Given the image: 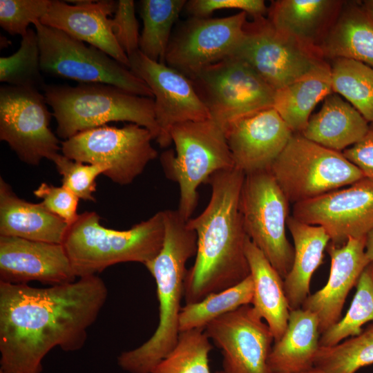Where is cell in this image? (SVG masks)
Listing matches in <instances>:
<instances>
[{
	"label": "cell",
	"mask_w": 373,
	"mask_h": 373,
	"mask_svg": "<svg viewBox=\"0 0 373 373\" xmlns=\"http://www.w3.org/2000/svg\"><path fill=\"white\" fill-rule=\"evenodd\" d=\"M300 373H327L317 367H314L313 368L309 370H307V371H305V372H300Z\"/></svg>",
	"instance_id": "cell-45"
},
{
	"label": "cell",
	"mask_w": 373,
	"mask_h": 373,
	"mask_svg": "<svg viewBox=\"0 0 373 373\" xmlns=\"http://www.w3.org/2000/svg\"><path fill=\"white\" fill-rule=\"evenodd\" d=\"M204 332L221 350L224 373H273L268 358L274 336L250 305L213 320Z\"/></svg>",
	"instance_id": "cell-17"
},
{
	"label": "cell",
	"mask_w": 373,
	"mask_h": 373,
	"mask_svg": "<svg viewBox=\"0 0 373 373\" xmlns=\"http://www.w3.org/2000/svg\"><path fill=\"white\" fill-rule=\"evenodd\" d=\"M269 170L287 198L296 204L349 186L364 178L342 152L293 133Z\"/></svg>",
	"instance_id": "cell-7"
},
{
	"label": "cell",
	"mask_w": 373,
	"mask_h": 373,
	"mask_svg": "<svg viewBox=\"0 0 373 373\" xmlns=\"http://www.w3.org/2000/svg\"><path fill=\"white\" fill-rule=\"evenodd\" d=\"M163 211L127 230L104 227L95 211H86L69 225L63 245L77 277L96 275L122 262L144 265L155 258L164 242Z\"/></svg>",
	"instance_id": "cell-4"
},
{
	"label": "cell",
	"mask_w": 373,
	"mask_h": 373,
	"mask_svg": "<svg viewBox=\"0 0 373 373\" xmlns=\"http://www.w3.org/2000/svg\"><path fill=\"white\" fill-rule=\"evenodd\" d=\"M245 174L232 168L207 180L211 188L209 204L187 222L197 236V251L184 285L186 304L240 283L250 275L245 255L247 236L240 211Z\"/></svg>",
	"instance_id": "cell-2"
},
{
	"label": "cell",
	"mask_w": 373,
	"mask_h": 373,
	"mask_svg": "<svg viewBox=\"0 0 373 373\" xmlns=\"http://www.w3.org/2000/svg\"><path fill=\"white\" fill-rule=\"evenodd\" d=\"M356 291L345 315L321 335L320 347L335 345L342 340L359 334L362 326L373 321V262L361 273Z\"/></svg>",
	"instance_id": "cell-34"
},
{
	"label": "cell",
	"mask_w": 373,
	"mask_h": 373,
	"mask_svg": "<svg viewBox=\"0 0 373 373\" xmlns=\"http://www.w3.org/2000/svg\"><path fill=\"white\" fill-rule=\"evenodd\" d=\"M343 3L341 0L271 1L267 19L280 33L321 55L319 48Z\"/></svg>",
	"instance_id": "cell-22"
},
{
	"label": "cell",
	"mask_w": 373,
	"mask_h": 373,
	"mask_svg": "<svg viewBox=\"0 0 373 373\" xmlns=\"http://www.w3.org/2000/svg\"><path fill=\"white\" fill-rule=\"evenodd\" d=\"M231 56L249 64L275 90L309 74L326 60L278 32L264 16L253 17Z\"/></svg>",
	"instance_id": "cell-12"
},
{
	"label": "cell",
	"mask_w": 373,
	"mask_h": 373,
	"mask_svg": "<svg viewBox=\"0 0 373 373\" xmlns=\"http://www.w3.org/2000/svg\"><path fill=\"white\" fill-rule=\"evenodd\" d=\"M332 93L326 61L303 78L275 91L273 108L293 133H301L316 104Z\"/></svg>",
	"instance_id": "cell-29"
},
{
	"label": "cell",
	"mask_w": 373,
	"mask_h": 373,
	"mask_svg": "<svg viewBox=\"0 0 373 373\" xmlns=\"http://www.w3.org/2000/svg\"><path fill=\"white\" fill-rule=\"evenodd\" d=\"M212 349L204 329L182 332L174 348L150 373H211L209 355Z\"/></svg>",
	"instance_id": "cell-35"
},
{
	"label": "cell",
	"mask_w": 373,
	"mask_h": 373,
	"mask_svg": "<svg viewBox=\"0 0 373 373\" xmlns=\"http://www.w3.org/2000/svg\"><path fill=\"white\" fill-rule=\"evenodd\" d=\"M164 238L157 256L144 265L154 278L159 302V323L140 346L120 354L118 365L128 373H150L174 348L184 298L186 264L197 251V236L178 211H163Z\"/></svg>",
	"instance_id": "cell-3"
},
{
	"label": "cell",
	"mask_w": 373,
	"mask_h": 373,
	"mask_svg": "<svg viewBox=\"0 0 373 373\" xmlns=\"http://www.w3.org/2000/svg\"><path fill=\"white\" fill-rule=\"evenodd\" d=\"M43 90L57 122V135L65 140L111 122L136 124L150 131L155 140L159 137L154 98L102 83L46 85Z\"/></svg>",
	"instance_id": "cell-5"
},
{
	"label": "cell",
	"mask_w": 373,
	"mask_h": 373,
	"mask_svg": "<svg viewBox=\"0 0 373 373\" xmlns=\"http://www.w3.org/2000/svg\"><path fill=\"white\" fill-rule=\"evenodd\" d=\"M332 91L343 96L369 122H373V68L358 61L332 59Z\"/></svg>",
	"instance_id": "cell-32"
},
{
	"label": "cell",
	"mask_w": 373,
	"mask_h": 373,
	"mask_svg": "<svg viewBox=\"0 0 373 373\" xmlns=\"http://www.w3.org/2000/svg\"><path fill=\"white\" fill-rule=\"evenodd\" d=\"M363 6L373 17V0L362 1Z\"/></svg>",
	"instance_id": "cell-44"
},
{
	"label": "cell",
	"mask_w": 373,
	"mask_h": 373,
	"mask_svg": "<svg viewBox=\"0 0 373 373\" xmlns=\"http://www.w3.org/2000/svg\"><path fill=\"white\" fill-rule=\"evenodd\" d=\"M107 297L97 275L46 288L0 282V370L41 373L55 347L80 350Z\"/></svg>",
	"instance_id": "cell-1"
},
{
	"label": "cell",
	"mask_w": 373,
	"mask_h": 373,
	"mask_svg": "<svg viewBox=\"0 0 373 373\" xmlns=\"http://www.w3.org/2000/svg\"><path fill=\"white\" fill-rule=\"evenodd\" d=\"M184 9L191 17L205 18L222 9H239L257 17L264 16L268 8L262 0H190Z\"/></svg>",
	"instance_id": "cell-41"
},
{
	"label": "cell",
	"mask_w": 373,
	"mask_h": 373,
	"mask_svg": "<svg viewBox=\"0 0 373 373\" xmlns=\"http://www.w3.org/2000/svg\"><path fill=\"white\" fill-rule=\"evenodd\" d=\"M34 26L42 72L80 83L111 84L137 95L153 98L151 90L142 79L100 49L87 46L83 41L39 21Z\"/></svg>",
	"instance_id": "cell-8"
},
{
	"label": "cell",
	"mask_w": 373,
	"mask_h": 373,
	"mask_svg": "<svg viewBox=\"0 0 373 373\" xmlns=\"http://www.w3.org/2000/svg\"><path fill=\"white\" fill-rule=\"evenodd\" d=\"M224 128L234 167L245 175L269 169L293 135L273 107L232 121Z\"/></svg>",
	"instance_id": "cell-18"
},
{
	"label": "cell",
	"mask_w": 373,
	"mask_h": 373,
	"mask_svg": "<svg viewBox=\"0 0 373 373\" xmlns=\"http://www.w3.org/2000/svg\"><path fill=\"white\" fill-rule=\"evenodd\" d=\"M365 238H350L341 246L330 242L326 248L331 258L328 280L301 306L316 314L321 334L341 320L347 296L370 263L365 255Z\"/></svg>",
	"instance_id": "cell-21"
},
{
	"label": "cell",
	"mask_w": 373,
	"mask_h": 373,
	"mask_svg": "<svg viewBox=\"0 0 373 373\" xmlns=\"http://www.w3.org/2000/svg\"><path fill=\"white\" fill-rule=\"evenodd\" d=\"M52 0H1L0 26L11 35L23 37L28 26L48 12Z\"/></svg>",
	"instance_id": "cell-38"
},
{
	"label": "cell",
	"mask_w": 373,
	"mask_h": 373,
	"mask_svg": "<svg viewBox=\"0 0 373 373\" xmlns=\"http://www.w3.org/2000/svg\"><path fill=\"white\" fill-rule=\"evenodd\" d=\"M247 13L222 18L191 17L172 36L165 64L188 78L231 56L244 35Z\"/></svg>",
	"instance_id": "cell-14"
},
{
	"label": "cell",
	"mask_w": 373,
	"mask_h": 373,
	"mask_svg": "<svg viewBox=\"0 0 373 373\" xmlns=\"http://www.w3.org/2000/svg\"><path fill=\"white\" fill-rule=\"evenodd\" d=\"M114 36L123 51L128 57L139 50V24L135 14L133 0H119L112 19Z\"/></svg>",
	"instance_id": "cell-39"
},
{
	"label": "cell",
	"mask_w": 373,
	"mask_h": 373,
	"mask_svg": "<svg viewBox=\"0 0 373 373\" xmlns=\"http://www.w3.org/2000/svg\"><path fill=\"white\" fill-rule=\"evenodd\" d=\"M287 227L294 240L292 267L284 278L285 295L290 310L300 308L309 295L310 281L322 264L330 238L324 228L289 216Z\"/></svg>",
	"instance_id": "cell-26"
},
{
	"label": "cell",
	"mask_w": 373,
	"mask_h": 373,
	"mask_svg": "<svg viewBox=\"0 0 373 373\" xmlns=\"http://www.w3.org/2000/svg\"><path fill=\"white\" fill-rule=\"evenodd\" d=\"M289 203L269 169L245 175L240 207L247 236L283 279L294 256L285 231Z\"/></svg>",
	"instance_id": "cell-9"
},
{
	"label": "cell",
	"mask_w": 373,
	"mask_h": 373,
	"mask_svg": "<svg viewBox=\"0 0 373 373\" xmlns=\"http://www.w3.org/2000/svg\"><path fill=\"white\" fill-rule=\"evenodd\" d=\"M342 153L365 178L373 180V122L369 124L366 134L359 142Z\"/></svg>",
	"instance_id": "cell-42"
},
{
	"label": "cell",
	"mask_w": 373,
	"mask_h": 373,
	"mask_svg": "<svg viewBox=\"0 0 373 373\" xmlns=\"http://www.w3.org/2000/svg\"><path fill=\"white\" fill-rule=\"evenodd\" d=\"M76 278L62 244L0 236V282L56 285Z\"/></svg>",
	"instance_id": "cell-19"
},
{
	"label": "cell",
	"mask_w": 373,
	"mask_h": 373,
	"mask_svg": "<svg viewBox=\"0 0 373 373\" xmlns=\"http://www.w3.org/2000/svg\"><path fill=\"white\" fill-rule=\"evenodd\" d=\"M319 49L325 59H353L373 68V17L362 1H344Z\"/></svg>",
	"instance_id": "cell-24"
},
{
	"label": "cell",
	"mask_w": 373,
	"mask_h": 373,
	"mask_svg": "<svg viewBox=\"0 0 373 373\" xmlns=\"http://www.w3.org/2000/svg\"><path fill=\"white\" fill-rule=\"evenodd\" d=\"M68 227L42 202L20 198L0 177V236L63 244Z\"/></svg>",
	"instance_id": "cell-23"
},
{
	"label": "cell",
	"mask_w": 373,
	"mask_h": 373,
	"mask_svg": "<svg viewBox=\"0 0 373 373\" xmlns=\"http://www.w3.org/2000/svg\"><path fill=\"white\" fill-rule=\"evenodd\" d=\"M129 69L150 88L160 135V147L171 143L170 130L175 124L210 119L208 109L186 76L177 70L154 61L137 50L128 57Z\"/></svg>",
	"instance_id": "cell-16"
},
{
	"label": "cell",
	"mask_w": 373,
	"mask_h": 373,
	"mask_svg": "<svg viewBox=\"0 0 373 373\" xmlns=\"http://www.w3.org/2000/svg\"><path fill=\"white\" fill-rule=\"evenodd\" d=\"M254 285L251 275L236 285L212 293L199 302L181 309L179 330L204 329L213 320L252 303Z\"/></svg>",
	"instance_id": "cell-31"
},
{
	"label": "cell",
	"mask_w": 373,
	"mask_h": 373,
	"mask_svg": "<svg viewBox=\"0 0 373 373\" xmlns=\"http://www.w3.org/2000/svg\"><path fill=\"white\" fill-rule=\"evenodd\" d=\"M365 255L370 262H373V229L365 238Z\"/></svg>",
	"instance_id": "cell-43"
},
{
	"label": "cell",
	"mask_w": 373,
	"mask_h": 373,
	"mask_svg": "<svg viewBox=\"0 0 373 373\" xmlns=\"http://www.w3.org/2000/svg\"><path fill=\"white\" fill-rule=\"evenodd\" d=\"M0 373H9L0 370Z\"/></svg>",
	"instance_id": "cell-46"
},
{
	"label": "cell",
	"mask_w": 373,
	"mask_h": 373,
	"mask_svg": "<svg viewBox=\"0 0 373 373\" xmlns=\"http://www.w3.org/2000/svg\"><path fill=\"white\" fill-rule=\"evenodd\" d=\"M52 115L39 90L1 87L0 140L26 164L36 166L43 159L52 161L59 153V140L49 127Z\"/></svg>",
	"instance_id": "cell-13"
},
{
	"label": "cell",
	"mask_w": 373,
	"mask_h": 373,
	"mask_svg": "<svg viewBox=\"0 0 373 373\" xmlns=\"http://www.w3.org/2000/svg\"><path fill=\"white\" fill-rule=\"evenodd\" d=\"M211 119L229 122L273 107L275 90L246 62L229 56L190 78Z\"/></svg>",
	"instance_id": "cell-11"
},
{
	"label": "cell",
	"mask_w": 373,
	"mask_h": 373,
	"mask_svg": "<svg viewBox=\"0 0 373 373\" xmlns=\"http://www.w3.org/2000/svg\"><path fill=\"white\" fill-rule=\"evenodd\" d=\"M245 251L254 285L252 307L266 321L276 342L287 329L290 312L284 279L249 238Z\"/></svg>",
	"instance_id": "cell-28"
},
{
	"label": "cell",
	"mask_w": 373,
	"mask_h": 373,
	"mask_svg": "<svg viewBox=\"0 0 373 373\" xmlns=\"http://www.w3.org/2000/svg\"><path fill=\"white\" fill-rule=\"evenodd\" d=\"M369 124L352 105L331 93L300 134L322 146L342 152L364 137Z\"/></svg>",
	"instance_id": "cell-27"
},
{
	"label": "cell",
	"mask_w": 373,
	"mask_h": 373,
	"mask_svg": "<svg viewBox=\"0 0 373 373\" xmlns=\"http://www.w3.org/2000/svg\"><path fill=\"white\" fill-rule=\"evenodd\" d=\"M117 6L111 0H52L39 22L90 44L129 68L128 57L118 44L108 17Z\"/></svg>",
	"instance_id": "cell-20"
},
{
	"label": "cell",
	"mask_w": 373,
	"mask_h": 373,
	"mask_svg": "<svg viewBox=\"0 0 373 373\" xmlns=\"http://www.w3.org/2000/svg\"><path fill=\"white\" fill-rule=\"evenodd\" d=\"M61 176V186L74 193L79 199L95 202L96 179L105 175L109 167L102 164H86L58 153L52 160Z\"/></svg>",
	"instance_id": "cell-37"
},
{
	"label": "cell",
	"mask_w": 373,
	"mask_h": 373,
	"mask_svg": "<svg viewBox=\"0 0 373 373\" xmlns=\"http://www.w3.org/2000/svg\"><path fill=\"white\" fill-rule=\"evenodd\" d=\"M175 153L166 151L160 162L166 177L179 185L177 209L188 220L198 202V189L213 173L234 167L224 127L212 119L174 125L170 130Z\"/></svg>",
	"instance_id": "cell-6"
},
{
	"label": "cell",
	"mask_w": 373,
	"mask_h": 373,
	"mask_svg": "<svg viewBox=\"0 0 373 373\" xmlns=\"http://www.w3.org/2000/svg\"><path fill=\"white\" fill-rule=\"evenodd\" d=\"M373 364V323L358 335L330 347H320L314 367L327 373H355Z\"/></svg>",
	"instance_id": "cell-33"
},
{
	"label": "cell",
	"mask_w": 373,
	"mask_h": 373,
	"mask_svg": "<svg viewBox=\"0 0 373 373\" xmlns=\"http://www.w3.org/2000/svg\"><path fill=\"white\" fill-rule=\"evenodd\" d=\"M41 72L37 35L30 28L15 53L0 58V81L10 86L44 90L46 84Z\"/></svg>",
	"instance_id": "cell-36"
},
{
	"label": "cell",
	"mask_w": 373,
	"mask_h": 373,
	"mask_svg": "<svg viewBox=\"0 0 373 373\" xmlns=\"http://www.w3.org/2000/svg\"><path fill=\"white\" fill-rule=\"evenodd\" d=\"M33 193L42 199L41 202L48 210L65 220L68 225L78 218L79 214L77 210L79 199L63 186L42 182Z\"/></svg>",
	"instance_id": "cell-40"
},
{
	"label": "cell",
	"mask_w": 373,
	"mask_h": 373,
	"mask_svg": "<svg viewBox=\"0 0 373 373\" xmlns=\"http://www.w3.org/2000/svg\"><path fill=\"white\" fill-rule=\"evenodd\" d=\"M147 128L130 123L122 128L104 125L80 132L61 143L68 158L109 167L104 175L119 185L131 184L157 155Z\"/></svg>",
	"instance_id": "cell-10"
},
{
	"label": "cell",
	"mask_w": 373,
	"mask_h": 373,
	"mask_svg": "<svg viewBox=\"0 0 373 373\" xmlns=\"http://www.w3.org/2000/svg\"><path fill=\"white\" fill-rule=\"evenodd\" d=\"M292 216L322 227L337 246L350 238L365 237L373 229V180L364 178L347 188L294 204Z\"/></svg>",
	"instance_id": "cell-15"
},
{
	"label": "cell",
	"mask_w": 373,
	"mask_h": 373,
	"mask_svg": "<svg viewBox=\"0 0 373 373\" xmlns=\"http://www.w3.org/2000/svg\"><path fill=\"white\" fill-rule=\"evenodd\" d=\"M185 0H142L140 16L143 30L140 37L139 50L149 59L165 64L171 39L172 27L180 12L184 8Z\"/></svg>",
	"instance_id": "cell-30"
},
{
	"label": "cell",
	"mask_w": 373,
	"mask_h": 373,
	"mask_svg": "<svg viewBox=\"0 0 373 373\" xmlns=\"http://www.w3.org/2000/svg\"><path fill=\"white\" fill-rule=\"evenodd\" d=\"M321 333L318 316L302 307L290 310L287 329L268 358L273 373H300L314 367Z\"/></svg>",
	"instance_id": "cell-25"
}]
</instances>
